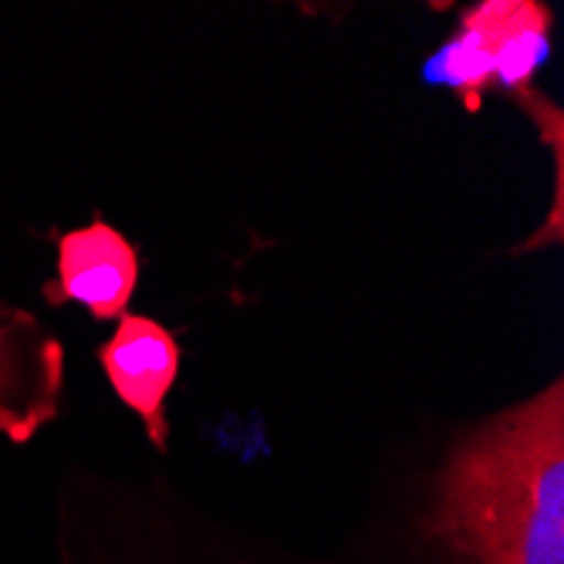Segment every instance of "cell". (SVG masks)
<instances>
[{
	"mask_svg": "<svg viewBox=\"0 0 564 564\" xmlns=\"http://www.w3.org/2000/svg\"><path fill=\"white\" fill-rule=\"evenodd\" d=\"M420 528L440 564H564L561 379L446 453Z\"/></svg>",
	"mask_w": 564,
	"mask_h": 564,
	"instance_id": "6da1fadb",
	"label": "cell"
},
{
	"mask_svg": "<svg viewBox=\"0 0 564 564\" xmlns=\"http://www.w3.org/2000/svg\"><path fill=\"white\" fill-rule=\"evenodd\" d=\"M547 51L551 8L534 0H484L464 11L449 41L426 62V78L477 112L487 88L510 98L531 91Z\"/></svg>",
	"mask_w": 564,
	"mask_h": 564,
	"instance_id": "7a4b0ae2",
	"label": "cell"
},
{
	"mask_svg": "<svg viewBox=\"0 0 564 564\" xmlns=\"http://www.w3.org/2000/svg\"><path fill=\"white\" fill-rule=\"evenodd\" d=\"M65 345L28 307L0 297V436L31 443L62 413Z\"/></svg>",
	"mask_w": 564,
	"mask_h": 564,
	"instance_id": "3957f363",
	"label": "cell"
},
{
	"mask_svg": "<svg viewBox=\"0 0 564 564\" xmlns=\"http://www.w3.org/2000/svg\"><path fill=\"white\" fill-rule=\"evenodd\" d=\"M98 366L112 392L139 416L149 443L156 449L170 446L166 402L180 376V341L176 335L145 315H122L116 335L98 348Z\"/></svg>",
	"mask_w": 564,
	"mask_h": 564,
	"instance_id": "277c9868",
	"label": "cell"
},
{
	"mask_svg": "<svg viewBox=\"0 0 564 564\" xmlns=\"http://www.w3.org/2000/svg\"><path fill=\"white\" fill-rule=\"evenodd\" d=\"M139 288V250L109 224H85L58 237L47 304H82L98 322L122 318Z\"/></svg>",
	"mask_w": 564,
	"mask_h": 564,
	"instance_id": "5b68a950",
	"label": "cell"
},
{
	"mask_svg": "<svg viewBox=\"0 0 564 564\" xmlns=\"http://www.w3.org/2000/svg\"><path fill=\"white\" fill-rule=\"evenodd\" d=\"M139 564H142V561H139Z\"/></svg>",
	"mask_w": 564,
	"mask_h": 564,
	"instance_id": "8992f818",
	"label": "cell"
}]
</instances>
